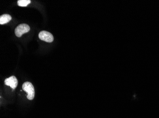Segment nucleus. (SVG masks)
<instances>
[{"label": "nucleus", "instance_id": "20e7f679", "mask_svg": "<svg viewBox=\"0 0 159 118\" xmlns=\"http://www.w3.org/2000/svg\"><path fill=\"white\" fill-rule=\"evenodd\" d=\"M4 83L6 86H10L12 89L16 88L18 85V80L15 76H12L5 79Z\"/></svg>", "mask_w": 159, "mask_h": 118}, {"label": "nucleus", "instance_id": "39448f33", "mask_svg": "<svg viewBox=\"0 0 159 118\" xmlns=\"http://www.w3.org/2000/svg\"><path fill=\"white\" fill-rule=\"evenodd\" d=\"M11 17L9 14H3L0 17V24L3 25L7 23L11 20Z\"/></svg>", "mask_w": 159, "mask_h": 118}, {"label": "nucleus", "instance_id": "f03ea898", "mask_svg": "<svg viewBox=\"0 0 159 118\" xmlns=\"http://www.w3.org/2000/svg\"><path fill=\"white\" fill-rule=\"evenodd\" d=\"M30 30L29 26L26 24H21L18 26L15 29V34L18 38L21 37L23 34L28 32Z\"/></svg>", "mask_w": 159, "mask_h": 118}, {"label": "nucleus", "instance_id": "7ed1b4c3", "mask_svg": "<svg viewBox=\"0 0 159 118\" xmlns=\"http://www.w3.org/2000/svg\"><path fill=\"white\" fill-rule=\"evenodd\" d=\"M39 38L41 40L47 43H52L53 41L54 38L51 33L46 31H42L39 34Z\"/></svg>", "mask_w": 159, "mask_h": 118}, {"label": "nucleus", "instance_id": "423d86ee", "mask_svg": "<svg viewBox=\"0 0 159 118\" xmlns=\"http://www.w3.org/2000/svg\"><path fill=\"white\" fill-rule=\"evenodd\" d=\"M31 2L30 0H19L17 1V4L20 7H26Z\"/></svg>", "mask_w": 159, "mask_h": 118}, {"label": "nucleus", "instance_id": "f257e3e1", "mask_svg": "<svg viewBox=\"0 0 159 118\" xmlns=\"http://www.w3.org/2000/svg\"><path fill=\"white\" fill-rule=\"evenodd\" d=\"M23 90L28 93L27 98L29 100H32L34 99L35 96L34 88L32 83L30 82H26L23 84L22 86Z\"/></svg>", "mask_w": 159, "mask_h": 118}]
</instances>
